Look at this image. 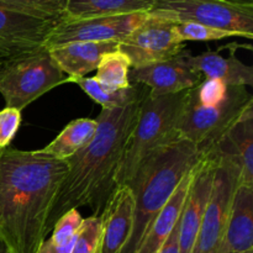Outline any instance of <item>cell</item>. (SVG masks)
<instances>
[{"label":"cell","mask_w":253,"mask_h":253,"mask_svg":"<svg viewBox=\"0 0 253 253\" xmlns=\"http://www.w3.org/2000/svg\"><path fill=\"white\" fill-rule=\"evenodd\" d=\"M68 173L67 161L6 147L0 155V242L9 253H36Z\"/></svg>","instance_id":"cell-1"},{"label":"cell","mask_w":253,"mask_h":253,"mask_svg":"<svg viewBox=\"0 0 253 253\" xmlns=\"http://www.w3.org/2000/svg\"><path fill=\"white\" fill-rule=\"evenodd\" d=\"M142 100L126 108L101 109L96 118L98 128L93 140L66 160L68 173L48 215L47 235L57 220L69 210H78V208L88 205L94 210L93 216L100 217L99 212L115 188L114 178L135 127Z\"/></svg>","instance_id":"cell-2"},{"label":"cell","mask_w":253,"mask_h":253,"mask_svg":"<svg viewBox=\"0 0 253 253\" xmlns=\"http://www.w3.org/2000/svg\"><path fill=\"white\" fill-rule=\"evenodd\" d=\"M202 157L197 146L178 140L141 166L127 184L135 199V219L130 239L120 253H136L161 210Z\"/></svg>","instance_id":"cell-3"},{"label":"cell","mask_w":253,"mask_h":253,"mask_svg":"<svg viewBox=\"0 0 253 253\" xmlns=\"http://www.w3.org/2000/svg\"><path fill=\"white\" fill-rule=\"evenodd\" d=\"M184 91L161 96L147 94L143 98L135 127L128 137L114 178L115 187L127 185L141 166L162 148L179 140L175 125Z\"/></svg>","instance_id":"cell-4"},{"label":"cell","mask_w":253,"mask_h":253,"mask_svg":"<svg viewBox=\"0 0 253 253\" xmlns=\"http://www.w3.org/2000/svg\"><path fill=\"white\" fill-rule=\"evenodd\" d=\"M250 109L253 98L246 86H230L227 98L216 106L202 105L192 88L187 89L175 125L178 138L195 145L204 156Z\"/></svg>","instance_id":"cell-5"},{"label":"cell","mask_w":253,"mask_h":253,"mask_svg":"<svg viewBox=\"0 0 253 253\" xmlns=\"http://www.w3.org/2000/svg\"><path fill=\"white\" fill-rule=\"evenodd\" d=\"M67 83L46 47L0 62V94L6 108L22 111L47 91Z\"/></svg>","instance_id":"cell-6"},{"label":"cell","mask_w":253,"mask_h":253,"mask_svg":"<svg viewBox=\"0 0 253 253\" xmlns=\"http://www.w3.org/2000/svg\"><path fill=\"white\" fill-rule=\"evenodd\" d=\"M207 156L214 158L216 168L209 202L192 253L222 252L232 202L237 187L241 183V170L239 166L220 156Z\"/></svg>","instance_id":"cell-7"},{"label":"cell","mask_w":253,"mask_h":253,"mask_svg":"<svg viewBox=\"0 0 253 253\" xmlns=\"http://www.w3.org/2000/svg\"><path fill=\"white\" fill-rule=\"evenodd\" d=\"M152 10L175 22H197L253 39V5L226 0H155Z\"/></svg>","instance_id":"cell-8"},{"label":"cell","mask_w":253,"mask_h":253,"mask_svg":"<svg viewBox=\"0 0 253 253\" xmlns=\"http://www.w3.org/2000/svg\"><path fill=\"white\" fill-rule=\"evenodd\" d=\"M184 48L185 43L175 34L174 20L153 10L118 46L130 61L131 68L166 61Z\"/></svg>","instance_id":"cell-9"},{"label":"cell","mask_w":253,"mask_h":253,"mask_svg":"<svg viewBox=\"0 0 253 253\" xmlns=\"http://www.w3.org/2000/svg\"><path fill=\"white\" fill-rule=\"evenodd\" d=\"M148 12L72 20L62 17L44 40L43 47L52 49L73 42L123 41L131 34Z\"/></svg>","instance_id":"cell-10"},{"label":"cell","mask_w":253,"mask_h":253,"mask_svg":"<svg viewBox=\"0 0 253 253\" xmlns=\"http://www.w3.org/2000/svg\"><path fill=\"white\" fill-rule=\"evenodd\" d=\"M192 52L183 49L177 56L128 72L130 83L142 84L152 96L178 94L194 88L203 81V76L195 71L189 62Z\"/></svg>","instance_id":"cell-11"},{"label":"cell","mask_w":253,"mask_h":253,"mask_svg":"<svg viewBox=\"0 0 253 253\" xmlns=\"http://www.w3.org/2000/svg\"><path fill=\"white\" fill-rule=\"evenodd\" d=\"M215 168L214 158L205 155L193 169L187 199L179 217V253H192L211 193Z\"/></svg>","instance_id":"cell-12"},{"label":"cell","mask_w":253,"mask_h":253,"mask_svg":"<svg viewBox=\"0 0 253 253\" xmlns=\"http://www.w3.org/2000/svg\"><path fill=\"white\" fill-rule=\"evenodd\" d=\"M54 25L0 5V62L43 46Z\"/></svg>","instance_id":"cell-13"},{"label":"cell","mask_w":253,"mask_h":253,"mask_svg":"<svg viewBox=\"0 0 253 253\" xmlns=\"http://www.w3.org/2000/svg\"><path fill=\"white\" fill-rule=\"evenodd\" d=\"M101 219L99 253H120L130 239L135 219V199L128 185H118L109 195Z\"/></svg>","instance_id":"cell-14"},{"label":"cell","mask_w":253,"mask_h":253,"mask_svg":"<svg viewBox=\"0 0 253 253\" xmlns=\"http://www.w3.org/2000/svg\"><path fill=\"white\" fill-rule=\"evenodd\" d=\"M205 155L234 162L241 170L240 184L253 185V109L245 113Z\"/></svg>","instance_id":"cell-15"},{"label":"cell","mask_w":253,"mask_h":253,"mask_svg":"<svg viewBox=\"0 0 253 253\" xmlns=\"http://www.w3.org/2000/svg\"><path fill=\"white\" fill-rule=\"evenodd\" d=\"M253 252V185L239 184L221 253Z\"/></svg>","instance_id":"cell-16"},{"label":"cell","mask_w":253,"mask_h":253,"mask_svg":"<svg viewBox=\"0 0 253 253\" xmlns=\"http://www.w3.org/2000/svg\"><path fill=\"white\" fill-rule=\"evenodd\" d=\"M118 41L73 42L49 49V52L67 79H71L82 78L95 71L104 54L118 49Z\"/></svg>","instance_id":"cell-17"},{"label":"cell","mask_w":253,"mask_h":253,"mask_svg":"<svg viewBox=\"0 0 253 253\" xmlns=\"http://www.w3.org/2000/svg\"><path fill=\"white\" fill-rule=\"evenodd\" d=\"M193 68L205 79H219L229 86H253V68L240 61L234 53L224 56L219 51L190 54Z\"/></svg>","instance_id":"cell-18"},{"label":"cell","mask_w":253,"mask_h":253,"mask_svg":"<svg viewBox=\"0 0 253 253\" xmlns=\"http://www.w3.org/2000/svg\"><path fill=\"white\" fill-rule=\"evenodd\" d=\"M194 169V168H193ZM193 169L185 175L184 179L177 188L174 194L170 197L167 204L165 205L155 221L152 222L148 231L146 232L140 247L136 253H158L161 247L163 246L167 239L169 237L170 232L174 229L175 224L180 217L184 202L187 199L188 190H189L190 180H192Z\"/></svg>","instance_id":"cell-19"},{"label":"cell","mask_w":253,"mask_h":253,"mask_svg":"<svg viewBox=\"0 0 253 253\" xmlns=\"http://www.w3.org/2000/svg\"><path fill=\"white\" fill-rule=\"evenodd\" d=\"M155 0H68L66 19H93V17L120 16V15L150 12Z\"/></svg>","instance_id":"cell-20"},{"label":"cell","mask_w":253,"mask_h":253,"mask_svg":"<svg viewBox=\"0 0 253 253\" xmlns=\"http://www.w3.org/2000/svg\"><path fill=\"white\" fill-rule=\"evenodd\" d=\"M96 128V119H77L71 121L48 145L37 151L48 157L66 161L93 140Z\"/></svg>","instance_id":"cell-21"},{"label":"cell","mask_w":253,"mask_h":253,"mask_svg":"<svg viewBox=\"0 0 253 253\" xmlns=\"http://www.w3.org/2000/svg\"><path fill=\"white\" fill-rule=\"evenodd\" d=\"M67 83L77 84L91 100L101 105L103 109L126 108L136 101L142 100L148 94V88L142 84L131 83L127 88L113 89L99 83L95 77L71 78L67 79Z\"/></svg>","instance_id":"cell-22"},{"label":"cell","mask_w":253,"mask_h":253,"mask_svg":"<svg viewBox=\"0 0 253 253\" xmlns=\"http://www.w3.org/2000/svg\"><path fill=\"white\" fill-rule=\"evenodd\" d=\"M131 69L130 61L119 49L108 52L103 56L98 68L95 79L103 85L113 89H124L130 86L128 72Z\"/></svg>","instance_id":"cell-23"},{"label":"cell","mask_w":253,"mask_h":253,"mask_svg":"<svg viewBox=\"0 0 253 253\" xmlns=\"http://www.w3.org/2000/svg\"><path fill=\"white\" fill-rule=\"evenodd\" d=\"M67 1L68 0H0V5L36 19L57 22L64 16Z\"/></svg>","instance_id":"cell-24"},{"label":"cell","mask_w":253,"mask_h":253,"mask_svg":"<svg viewBox=\"0 0 253 253\" xmlns=\"http://www.w3.org/2000/svg\"><path fill=\"white\" fill-rule=\"evenodd\" d=\"M175 34L178 39L185 43L187 41H220V40L240 37L235 32L225 31V30L215 29L207 25L197 24V22H175Z\"/></svg>","instance_id":"cell-25"},{"label":"cell","mask_w":253,"mask_h":253,"mask_svg":"<svg viewBox=\"0 0 253 253\" xmlns=\"http://www.w3.org/2000/svg\"><path fill=\"white\" fill-rule=\"evenodd\" d=\"M101 241V219L90 216L83 220L72 253H99Z\"/></svg>","instance_id":"cell-26"},{"label":"cell","mask_w":253,"mask_h":253,"mask_svg":"<svg viewBox=\"0 0 253 253\" xmlns=\"http://www.w3.org/2000/svg\"><path fill=\"white\" fill-rule=\"evenodd\" d=\"M230 86L219 79H203L198 85L192 88L198 103L205 106L220 105L227 98Z\"/></svg>","instance_id":"cell-27"},{"label":"cell","mask_w":253,"mask_h":253,"mask_svg":"<svg viewBox=\"0 0 253 253\" xmlns=\"http://www.w3.org/2000/svg\"><path fill=\"white\" fill-rule=\"evenodd\" d=\"M21 125V111L14 108L0 110V148L9 147Z\"/></svg>","instance_id":"cell-28"},{"label":"cell","mask_w":253,"mask_h":253,"mask_svg":"<svg viewBox=\"0 0 253 253\" xmlns=\"http://www.w3.org/2000/svg\"><path fill=\"white\" fill-rule=\"evenodd\" d=\"M158 253H179V220Z\"/></svg>","instance_id":"cell-29"},{"label":"cell","mask_w":253,"mask_h":253,"mask_svg":"<svg viewBox=\"0 0 253 253\" xmlns=\"http://www.w3.org/2000/svg\"><path fill=\"white\" fill-rule=\"evenodd\" d=\"M226 1L237 2V4H245V5H253V0H226Z\"/></svg>","instance_id":"cell-30"},{"label":"cell","mask_w":253,"mask_h":253,"mask_svg":"<svg viewBox=\"0 0 253 253\" xmlns=\"http://www.w3.org/2000/svg\"><path fill=\"white\" fill-rule=\"evenodd\" d=\"M0 253H9V252H7V250L5 249L4 245L1 244V242H0Z\"/></svg>","instance_id":"cell-31"},{"label":"cell","mask_w":253,"mask_h":253,"mask_svg":"<svg viewBox=\"0 0 253 253\" xmlns=\"http://www.w3.org/2000/svg\"><path fill=\"white\" fill-rule=\"evenodd\" d=\"M4 150H5V148H4ZM4 150H2V148H0V155H1V153H2V151H4Z\"/></svg>","instance_id":"cell-32"},{"label":"cell","mask_w":253,"mask_h":253,"mask_svg":"<svg viewBox=\"0 0 253 253\" xmlns=\"http://www.w3.org/2000/svg\"><path fill=\"white\" fill-rule=\"evenodd\" d=\"M252 253H253V252H252Z\"/></svg>","instance_id":"cell-33"}]
</instances>
